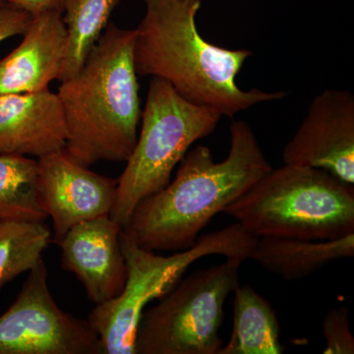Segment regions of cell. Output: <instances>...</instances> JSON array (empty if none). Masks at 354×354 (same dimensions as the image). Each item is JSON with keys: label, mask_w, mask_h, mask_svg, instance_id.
<instances>
[{"label": "cell", "mask_w": 354, "mask_h": 354, "mask_svg": "<svg viewBox=\"0 0 354 354\" xmlns=\"http://www.w3.org/2000/svg\"><path fill=\"white\" fill-rule=\"evenodd\" d=\"M179 164L174 180L140 202L123 228L146 250L190 248L216 214L272 169L250 125L234 118L225 160L216 162L211 149L197 146Z\"/></svg>", "instance_id": "cell-1"}, {"label": "cell", "mask_w": 354, "mask_h": 354, "mask_svg": "<svg viewBox=\"0 0 354 354\" xmlns=\"http://www.w3.org/2000/svg\"><path fill=\"white\" fill-rule=\"evenodd\" d=\"M143 1L145 15L135 29L137 75L162 79L184 99L230 118L286 97L285 92L244 91L237 86L236 76L253 53L221 48L203 39L196 24L203 0Z\"/></svg>", "instance_id": "cell-2"}, {"label": "cell", "mask_w": 354, "mask_h": 354, "mask_svg": "<svg viewBox=\"0 0 354 354\" xmlns=\"http://www.w3.org/2000/svg\"><path fill=\"white\" fill-rule=\"evenodd\" d=\"M135 30L106 26L82 68L62 81L65 150L86 167L127 162L138 139L139 83L134 65Z\"/></svg>", "instance_id": "cell-3"}, {"label": "cell", "mask_w": 354, "mask_h": 354, "mask_svg": "<svg viewBox=\"0 0 354 354\" xmlns=\"http://www.w3.org/2000/svg\"><path fill=\"white\" fill-rule=\"evenodd\" d=\"M258 237L330 241L354 234V188L323 169H272L225 207Z\"/></svg>", "instance_id": "cell-4"}, {"label": "cell", "mask_w": 354, "mask_h": 354, "mask_svg": "<svg viewBox=\"0 0 354 354\" xmlns=\"http://www.w3.org/2000/svg\"><path fill=\"white\" fill-rule=\"evenodd\" d=\"M257 241L236 223L203 235L190 248L165 257L140 247L122 228L124 286L118 297L95 305L87 320L99 337L102 354H136L137 330L146 305L174 290L193 263L209 255L250 259Z\"/></svg>", "instance_id": "cell-5"}, {"label": "cell", "mask_w": 354, "mask_h": 354, "mask_svg": "<svg viewBox=\"0 0 354 354\" xmlns=\"http://www.w3.org/2000/svg\"><path fill=\"white\" fill-rule=\"evenodd\" d=\"M221 114L184 99L174 87L152 77L141 130L134 150L118 179L111 216L127 227L140 202L162 190L190 147L215 131Z\"/></svg>", "instance_id": "cell-6"}, {"label": "cell", "mask_w": 354, "mask_h": 354, "mask_svg": "<svg viewBox=\"0 0 354 354\" xmlns=\"http://www.w3.org/2000/svg\"><path fill=\"white\" fill-rule=\"evenodd\" d=\"M244 260L227 258L179 281L160 301L144 310L137 330L136 354H218L223 306L239 286Z\"/></svg>", "instance_id": "cell-7"}, {"label": "cell", "mask_w": 354, "mask_h": 354, "mask_svg": "<svg viewBox=\"0 0 354 354\" xmlns=\"http://www.w3.org/2000/svg\"><path fill=\"white\" fill-rule=\"evenodd\" d=\"M29 272L14 304L0 316V354H102L88 321L66 313L53 299L44 259Z\"/></svg>", "instance_id": "cell-8"}, {"label": "cell", "mask_w": 354, "mask_h": 354, "mask_svg": "<svg viewBox=\"0 0 354 354\" xmlns=\"http://www.w3.org/2000/svg\"><path fill=\"white\" fill-rule=\"evenodd\" d=\"M285 165L329 172L354 184V95L323 91L310 102L306 116L283 152Z\"/></svg>", "instance_id": "cell-9"}, {"label": "cell", "mask_w": 354, "mask_h": 354, "mask_svg": "<svg viewBox=\"0 0 354 354\" xmlns=\"http://www.w3.org/2000/svg\"><path fill=\"white\" fill-rule=\"evenodd\" d=\"M38 164L39 196L53 218V242L82 221L111 215L118 179L90 171L64 148L39 158Z\"/></svg>", "instance_id": "cell-10"}, {"label": "cell", "mask_w": 354, "mask_h": 354, "mask_svg": "<svg viewBox=\"0 0 354 354\" xmlns=\"http://www.w3.org/2000/svg\"><path fill=\"white\" fill-rule=\"evenodd\" d=\"M121 232L120 223L102 216L74 225L57 243L62 267L75 274L95 305L118 297L127 281Z\"/></svg>", "instance_id": "cell-11"}, {"label": "cell", "mask_w": 354, "mask_h": 354, "mask_svg": "<svg viewBox=\"0 0 354 354\" xmlns=\"http://www.w3.org/2000/svg\"><path fill=\"white\" fill-rule=\"evenodd\" d=\"M22 43L0 60V95L48 90L59 80L67 48L62 10L32 16Z\"/></svg>", "instance_id": "cell-12"}, {"label": "cell", "mask_w": 354, "mask_h": 354, "mask_svg": "<svg viewBox=\"0 0 354 354\" xmlns=\"http://www.w3.org/2000/svg\"><path fill=\"white\" fill-rule=\"evenodd\" d=\"M66 137L59 97L50 88L0 95V155L41 158L64 149Z\"/></svg>", "instance_id": "cell-13"}, {"label": "cell", "mask_w": 354, "mask_h": 354, "mask_svg": "<svg viewBox=\"0 0 354 354\" xmlns=\"http://www.w3.org/2000/svg\"><path fill=\"white\" fill-rule=\"evenodd\" d=\"M354 256V234L330 241L259 237L250 259L285 281H298L333 261Z\"/></svg>", "instance_id": "cell-14"}, {"label": "cell", "mask_w": 354, "mask_h": 354, "mask_svg": "<svg viewBox=\"0 0 354 354\" xmlns=\"http://www.w3.org/2000/svg\"><path fill=\"white\" fill-rule=\"evenodd\" d=\"M234 292V329L218 354H281L278 316L272 305L251 286Z\"/></svg>", "instance_id": "cell-15"}, {"label": "cell", "mask_w": 354, "mask_h": 354, "mask_svg": "<svg viewBox=\"0 0 354 354\" xmlns=\"http://www.w3.org/2000/svg\"><path fill=\"white\" fill-rule=\"evenodd\" d=\"M48 216L39 196L38 160L0 155V220L44 223Z\"/></svg>", "instance_id": "cell-16"}, {"label": "cell", "mask_w": 354, "mask_h": 354, "mask_svg": "<svg viewBox=\"0 0 354 354\" xmlns=\"http://www.w3.org/2000/svg\"><path fill=\"white\" fill-rule=\"evenodd\" d=\"M120 0H64L67 48L59 81L82 68Z\"/></svg>", "instance_id": "cell-17"}, {"label": "cell", "mask_w": 354, "mask_h": 354, "mask_svg": "<svg viewBox=\"0 0 354 354\" xmlns=\"http://www.w3.org/2000/svg\"><path fill=\"white\" fill-rule=\"evenodd\" d=\"M44 223L0 220V290L16 277L30 272L50 243Z\"/></svg>", "instance_id": "cell-18"}, {"label": "cell", "mask_w": 354, "mask_h": 354, "mask_svg": "<svg viewBox=\"0 0 354 354\" xmlns=\"http://www.w3.org/2000/svg\"><path fill=\"white\" fill-rule=\"evenodd\" d=\"M326 348L324 354H353L354 337L349 325V310L341 306L330 310L323 321Z\"/></svg>", "instance_id": "cell-19"}, {"label": "cell", "mask_w": 354, "mask_h": 354, "mask_svg": "<svg viewBox=\"0 0 354 354\" xmlns=\"http://www.w3.org/2000/svg\"><path fill=\"white\" fill-rule=\"evenodd\" d=\"M31 19V14L12 6L9 1L0 6V43L24 34Z\"/></svg>", "instance_id": "cell-20"}, {"label": "cell", "mask_w": 354, "mask_h": 354, "mask_svg": "<svg viewBox=\"0 0 354 354\" xmlns=\"http://www.w3.org/2000/svg\"><path fill=\"white\" fill-rule=\"evenodd\" d=\"M8 1L12 6L27 11L32 16L50 10L62 11V4H64V0H8Z\"/></svg>", "instance_id": "cell-21"}, {"label": "cell", "mask_w": 354, "mask_h": 354, "mask_svg": "<svg viewBox=\"0 0 354 354\" xmlns=\"http://www.w3.org/2000/svg\"><path fill=\"white\" fill-rule=\"evenodd\" d=\"M7 2H8V0H0V6H2V4H6Z\"/></svg>", "instance_id": "cell-22"}]
</instances>
